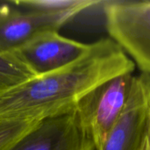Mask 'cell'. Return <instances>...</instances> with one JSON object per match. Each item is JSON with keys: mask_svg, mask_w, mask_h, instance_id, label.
<instances>
[{"mask_svg": "<svg viewBox=\"0 0 150 150\" xmlns=\"http://www.w3.org/2000/svg\"><path fill=\"white\" fill-rule=\"evenodd\" d=\"M36 74L14 53L0 52V91L19 85Z\"/></svg>", "mask_w": 150, "mask_h": 150, "instance_id": "obj_8", "label": "cell"}, {"mask_svg": "<svg viewBox=\"0 0 150 150\" xmlns=\"http://www.w3.org/2000/svg\"><path fill=\"white\" fill-rule=\"evenodd\" d=\"M83 11L74 9L63 11H21L0 5V52H13L33 39L59 32L64 25Z\"/></svg>", "mask_w": 150, "mask_h": 150, "instance_id": "obj_4", "label": "cell"}, {"mask_svg": "<svg viewBox=\"0 0 150 150\" xmlns=\"http://www.w3.org/2000/svg\"><path fill=\"white\" fill-rule=\"evenodd\" d=\"M39 121L13 122L0 124V150H10L25 134L30 132Z\"/></svg>", "mask_w": 150, "mask_h": 150, "instance_id": "obj_10", "label": "cell"}, {"mask_svg": "<svg viewBox=\"0 0 150 150\" xmlns=\"http://www.w3.org/2000/svg\"><path fill=\"white\" fill-rule=\"evenodd\" d=\"M134 74L117 76L84 97L76 112L83 128L91 137L96 150L105 143L120 116L131 90Z\"/></svg>", "mask_w": 150, "mask_h": 150, "instance_id": "obj_3", "label": "cell"}, {"mask_svg": "<svg viewBox=\"0 0 150 150\" xmlns=\"http://www.w3.org/2000/svg\"><path fill=\"white\" fill-rule=\"evenodd\" d=\"M13 4L23 6L28 11H63L74 9L82 11L102 4L98 0H22L15 1Z\"/></svg>", "mask_w": 150, "mask_h": 150, "instance_id": "obj_9", "label": "cell"}, {"mask_svg": "<svg viewBox=\"0 0 150 150\" xmlns=\"http://www.w3.org/2000/svg\"><path fill=\"white\" fill-rule=\"evenodd\" d=\"M10 150H96V148L75 108L39 121Z\"/></svg>", "mask_w": 150, "mask_h": 150, "instance_id": "obj_5", "label": "cell"}, {"mask_svg": "<svg viewBox=\"0 0 150 150\" xmlns=\"http://www.w3.org/2000/svg\"><path fill=\"white\" fill-rule=\"evenodd\" d=\"M135 150H150V107L142 138Z\"/></svg>", "mask_w": 150, "mask_h": 150, "instance_id": "obj_11", "label": "cell"}, {"mask_svg": "<svg viewBox=\"0 0 150 150\" xmlns=\"http://www.w3.org/2000/svg\"><path fill=\"white\" fill-rule=\"evenodd\" d=\"M106 30L135 65L150 76V1L105 2Z\"/></svg>", "mask_w": 150, "mask_h": 150, "instance_id": "obj_2", "label": "cell"}, {"mask_svg": "<svg viewBox=\"0 0 150 150\" xmlns=\"http://www.w3.org/2000/svg\"><path fill=\"white\" fill-rule=\"evenodd\" d=\"M134 69L114 40L101 39L66 67L0 91V124L40 121L73 111L92 91Z\"/></svg>", "mask_w": 150, "mask_h": 150, "instance_id": "obj_1", "label": "cell"}, {"mask_svg": "<svg viewBox=\"0 0 150 150\" xmlns=\"http://www.w3.org/2000/svg\"><path fill=\"white\" fill-rule=\"evenodd\" d=\"M150 107V76L134 75L125 107L99 150H135Z\"/></svg>", "mask_w": 150, "mask_h": 150, "instance_id": "obj_6", "label": "cell"}, {"mask_svg": "<svg viewBox=\"0 0 150 150\" xmlns=\"http://www.w3.org/2000/svg\"><path fill=\"white\" fill-rule=\"evenodd\" d=\"M90 44L62 36L58 32L42 34L13 51L36 76L60 69L74 62Z\"/></svg>", "mask_w": 150, "mask_h": 150, "instance_id": "obj_7", "label": "cell"}]
</instances>
